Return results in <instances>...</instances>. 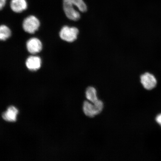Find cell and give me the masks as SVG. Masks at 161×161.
I'll use <instances>...</instances> for the list:
<instances>
[{"label": "cell", "mask_w": 161, "mask_h": 161, "mask_svg": "<svg viewBox=\"0 0 161 161\" xmlns=\"http://www.w3.org/2000/svg\"><path fill=\"white\" fill-rule=\"evenodd\" d=\"M104 106L103 102L99 99L94 103L88 101H85L83 103L82 110L86 116L93 118L102 112Z\"/></svg>", "instance_id": "obj_1"}, {"label": "cell", "mask_w": 161, "mask_h": 161, "mask_svg": "<svg viewBox=\"0 0 161 161\" xmlns=\"http://www.w3.org/2000/svg\"><path fill=\"white\" fill-rule=\"evenodd\" d=\"M79 33L78 28L65 25L60 30L59 36L60 39L64 41L72 43L77 39Z\"/></svg>", "instance_id": "obj_2"}, {"label": "cell", "mask_w": 161, "mask_h": 161, "mask_svg": "<svg viewBox=\"0 0 161 161\" xmlns=\"http://www.w3.org/2000/svg\"><path fill=\"white\" fill-rule=\"evenodd\" d=\"M40 25V21L37 17L34 15H30L24 19L23 28L26 33L33 34L39 29Z\"/></svg>", "instance_id": "obj_3"}, {"label": "cell", "mask_w": 161, "mask_h": 161, "mask_svg": "<svg viewBox=\"0 0 161 161\" xmlns=\"http://www.w3.org/2000/svg\"><path fill=\"white\" fill-rule=\"evenodd\" d=\"M75 7L68 0H63V9L66 17L72 21H77L80 19V15L79 12L75 10Z\"/></svg>", "instance_id": "obj_4"}, {"label": "cell", "mask_w": 161, "mask_h": 161, "mask_svg": "<svg viewBox=\"0 0 161 161\" xmlns=\"http://www.w3.org/2000/svg\"><path fill=\"white\" fill-rule=\"evenodd\" d=\"M140 82L143 87L147 91L154 89L158 84L156 78L148 72H146L141 76Z\"/></svg>", "instance_id": "obj_5"}, {"label": "cell", "mask_w": 161, "mask_h": 161, "mask_svg": "<svg viewBox=\"0 0 161 161\" xmlns=\"http://www.w3.org/2000/svg\"><path fill=\"white\" fill-rule=\"evenodd\" d=\"M26 46L28 51L33 55L39 53L43 48L41 40L36 37L30 38L27 42Z\"/></svg>", "instance_id": "obj_6"}, {"label": "cell", "mask_w": 161, "mask_h": 161, "mask_svg": "<svg viewBox=\"0 0 161 161\" xmlns=\"http://www.w3.org/2000/svg\"><path fill=\"white\" fill-rule=\"evenodd\" d=\"M42 65V60L39 56L36 55L30 56L25 61L27 69L31 71H36L40 69Z\"/></svg>", "instance_id": "obj_7"}, {"label": "cell", "mask_w": 161, "mask_h": 161, "mask_svg": "<svg viewBox=\"0 0 161 161\" xmlns=\"http://www.w3.org/2000/svg\"><path fill=\"white\" fill-rule=\"evenodd\" d=\"M10 7L15 13H21L27 9V2L26 0H11Z\"/></svg>", "instance_id": "obj_8"}, {"label": "cell", "mask_w": 161, "mask_h": 161, "mask_svg": "<svg viewBox=\"0 0 161 161\" xmlns=\"http://www.w3.org/2000/svg\"><path fill=\"white\" fill-rule=\"evenodd\" d=\"M19 110L14 106H10L2 115L3 119L6 121L14 122L17 119Z\"/></svg>", "instance_id": "obj_9"}, {"label": "cell", "mask_w": 161, "mask_h": 161, "mask_svg": "<svg viewBox=\"0 0 161 161\" xmlns=\"http://www.w3.org/2000/svg\"><path fill=\"white\" fill-rule=\"evenodd\" d=\"M85 95L88 101L94 103L98 100L97 91L93 86H88L86 91Z\"/></svg>", "instance_id": "obj_10"}, {"label": "cell", "mask_w": 161, "mask_h": 161, "mask_svg": "<svg viewBox=\"0 0 161 161\" xmlns=\"http://www.w3.org/2000/svg\"><path fill=\"white\" fill-rule=\"evenodd\" d=\"M11 36V30L8 27L5 25H0V41H5Z\"/></svg>", "instance_id": "obj_11"}, {"label": "cell", "mask_w": 161, "mask_h": 161, "mask_svg": "<svg viewBox=\"0 0 161 161\" xmlns=\"http://www.w3.org/2000/svg\"><path fill=\"white\" fill-rule=\"evenodd\" d=\"M78 8L82 13H85L87 10V5L83 0H68Z\"/></svg>", "instance_id": "obj_12"}, {"label": "cell", "mask_w": 161, "mask_h": 161, "mask_svg": "<svg viewBox=\"0 0 161 161\" xmlns=\"http://www.w3.org/2000/svg\"><path fill=\"white\" fill-rule=\"evenodd\" d=\"M156 122L159 125L161 128V113L157 115L155 119Z\"/></svg>", "instance_id": "obj_13"}, {"label": "cell", "mask_w": 161, "mask_h": 161, "mask_svg": "<svg viewBox=\"0 0 161 161\" xmlns=\"http://www.w3.org/2000/svg\"><path fill=\"white\" fill-rule=\"evenodd\" d=\"M7 0H0V10L3 9L5 5Z\"/></svg>", "instance_id": "obj_14"}]
</instances>
